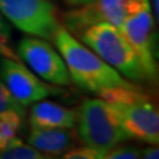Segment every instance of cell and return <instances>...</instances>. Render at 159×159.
I'll list each match as a JSON object with an SVG mask.
<instances>
[{"label": "cell", "mask_w": 159, "mask_h": 159, "mask_svg": "<svg viewBox=\"0 0 159 159\" xmlns=\"http://www.w3.org/2000/svg\"><path fill=\"white\" fill-rule=\"evenodd\" d=\"M0 1H1V0H0Z\"/></svg>", "instance_id": "22"}, {"label": "cell", "mask_w": 159, "mask_h": 159, "mask_svg": "<svg viewBox=\"0 0 159 159\" xmlns=\"http://www.w3.org/2000/svg\"><path fill=\"white\" fill-rule=\"evenodd\" d=\"M104 153L105 152L87 146H80L70 150L68 152L60 156L59 159H100Z\"/></svg>", "instance_id": "16"}, {"label": "cell", "mask_w": 159, "mask_h": 159, "mask_svg": "<svg viewBox=\"0 0 159 159\" xmlns=\"http://www.w3.org/2000/svg\"><path fill=\"white\" fill-rule=\"evenodd\" d=\"M81 6L64 14V24L67 31L78 37L99 23H108L120 30L126 19L123 0H93Z\"/></svg>", "instance_id": "9"}, {"label": "cell", "mask_w": 159, "mask_h": 159, "mask_svg": "<svg viewBox=\"0 0 159 159\" xmlns=\"http://www.w3.org/2000/svg\"><path fill=\"white\" fill-rule=\"evenodd\" d=\"M0 58H7V59H12V60L21 61L19 56L14 53V51L6 44V41L1 39H0Z\"/></svg>", "instance_id": "17"}, {"label": "cell", "mask_w": 159, "mask_h": 159, "mask_svg": "<svg viewBox=\"0 0 159 159\" xmlns=\"http://www.w3.org/2000/svg\"><path fill=\"white\" fill-rule=\"evenodd\" d=\"M6 112H18L23 116H26V106L21 105L12 96L4 81L0 79V116Z\"/></svg>", "instance_id": "14"}, {"label": "cell", "mask_w": 159, "mask_h": 159, "mask_svg": "<svg viewBox=\"0 0 159 159\" xmlns=\"http://www.w3.org/2000/svg\"><path fill=\"white\" fill-rule=\"evenodd\" d=\"M75 125L81 143L102 152L129 140L116 108L104 99H85L78 110Z\"/></svg>", "instance_id": "3"}, {"label": "cell", "mask_w": 159, "mask_h": 159, "mask_svg": "<svg viewBox=\"0 0 159 159\" xmlns=\"http://www.w3.org/2000/svg\"><path fill=\"white\" fill-rule=\"evenodd\" d=\"M52 40L66 64L71 81L80 89L99 94L114 87H136L61 26Z\"/></svg>", "instance_id": "1"}, {"label": "cell", "mask_w": 159, "mask_h": 159, "mask_svg": "<svg viewBox=\"0 0 159 159\" xmlns=\"http://www.w3.org/2000/svg\"><path fill=\"white\" fill-rule=\"evenodd\" d=\"M78 139L72 129H32L27 143L41 153L58 157L77 148Z\"/></svg>", "instance_id": "11"}, {"label": "cell", "mask_w": 159, "mask_h": 159, "mask_svg": "<svg viewBox=\"0 0 159 159\" xmlns=\"http://www.w3.org/2000/svg\"><path fill=\"white\" fill-rule=\"evenodd\" d=\"M139 159H159V150L157 145L145 148L143 152H140Z\"/></svg>", "instance_id": "19"}, {"label": "cell", "mask_w": 159, "mask_h": 159, "mask_svg": "<svg viewBox=\"0 0 159 159\" xmlns=\"http://www.w3.org/2000/svg\"><path fill=\"white\" fill-rule=\"evenodd\" d=\"M10 34H11V27L5 20V18L2 17V14L0 13V39L7 43Z\"/></svg>", "instance_id": "18"}, {"label": "cell", "mask_w": 159, "mask_h": 159, "mask_svg": "<svg viewBox=\"0 0 159 159\" xmlns=\"http://www.w3.org/2000/svg\"><path fill=\"white\" fill-rule=\"evenodd\" d=\"M0 159H57L56 157L47 156L39 152L30 145H19L17 148H10L0 152Z\"/></svg>", "instance_id": "13"}, {"label": "cell", "mask_w": 159, "mask_h": 159, "mask_svg": "<svg viewBox=\"0 0 159 159\" xmlns=\"http://www.w3.org/2000/svg\"><path fill=\"white\" fill-rule=\"evenodd\" d=\"M120 118L129 139L158 145L159 114L152 100L138 87H114L99 93Z\"/></svg>", "instance_id": "2"}, {"label": "cell", "mask_w": 159, "mask_h": 159, "mask_svg": "<svg viewBox=\"0 0 159 159\" xmlns=\"http://www.w3.org/2000/svg\"><path fill=\"white\" fill-rule=\"evenodd\" d=\"M80 39L105 63L133 81L146 80L140 61L119 29L108 23H99L85 30Z\"/></svg>", "instance_id": "4"}, {"label": "cell", "mask_w": 159, "mask_h": 159, "mask_svg": "<svg viewBox=\"0 0 159 159\" xmlns=\"http://www.w3.org/2000/svg\"><path fill=\"white\" fill-rule=\"evenodd\" d=\"M0 13L20 31L44 39H53L60 27L56 7L48 0H1Z\"/></svg>", "instance_id": "5"}, {"label": "cell", "mask_w": 159, "mask_h": 159, "mask_svg": "<svg viewBox=\"0 0 159 159\" xmlns=\"http://www.w3.org/2000/svg\"><path fill=\"white\" fill-rule=\"evenodd\" d=\"M70 5L73 6H81L85 5V4H89V2H92L93 0H66Z\"/></svg>", "instance_id": "20"}, {"label": "cell", "mask_w": 159, "mask_h": 159, "mask_svg": "<svg viewBox=\"0 0 159 159\" xmlns=\"http://www.w3.org/2000/svg\"><path fill=\"white\" fill-rule=\"evenodd\" d=\"M19 58L43 80L57 86L71 84L70 73L64 59L47 41L25 37L18 44Z\"/></svg>", "instance_id": "8"}, {"label": "cell", "mask_w": 159, "mask_h": 159, "mask_svg": "<svg viewBox=\"0 0 159 159\" xmlns=\"http://www.w3.org/2000/svg\"><path fill=\"white\" fill-rule=\"evenodd\" d=\"M0 79L12 96L24 106L40 102L50 96H61L65 90L51 85L32 73L21 61L2 58L0 61Z\"/></svg>", "instance_id": "6"}, {"label": "cell", "mask_w": 159, "mask_h": 159, "mask_svg": "<svg viewBox=\"0 0 159 159\" xmlns=\"http://www.w3.org/2000/svg\"><path fill=\"white\" fill-rule=\"evenodd\" d=\"M140 150L132 145H117L110 148L100 159H139Z\"/></svg>", "instance_id": "15"}, {"label": "cell", "mask_w": 159, "mask_h": 159, "mask_svg": "<svg viewBox=\"0 0 159 159\" xmlns=\"http://www.w3.org/2000/svg\"><path fill=\"white\" fill-rule=\"evenodd\" d=\"M25 116L18 112H6L0 116V152L23 144L19 137L24 127Z\"/></svg>", "instance_id": "12"}, {"label": "cell", "mask_w": 159, "mask_h": 159, "mask_svg": "<svg viewBox=\"0 0 159 159\" xmlns=\"http://www.w3.org/2000/svg\"><path fill=\"white\" fill-rule=\"evenodd\" d=\"M120 31L139 59L146 80L156 81L158 67L154 47V19L151 7L148 6L126 18Z\"/></svg>", "instance_id": "7"}, {"label": "cell", "mask_w": 159, "mask_h": 159, "mask_svg": "<svg viewBox=\"0 0 159 159\" xmlns=\"http://www.w3.org/2000/svg\"><path fill=\"white\" fill-rule=\"evenodd\" d=\"M152 12H153V19L158 21V0H152Z\"/></svg>", "instance_id": "21"}, {"label": "cell", "mask_w": 159, "mask_h": 159, "mask_svg": "<svg viewBox=\"0 0 159 159\" xmlns=\"http://www.w3.org/2000/svg\"><path fill=\"white\" fill-rule=\"evenodd\" d=\"M78 111L57 102L40 100L30 110L31 129H73L77 124Z\"/></svg>", "instance_id": "10"}]
</instances>
